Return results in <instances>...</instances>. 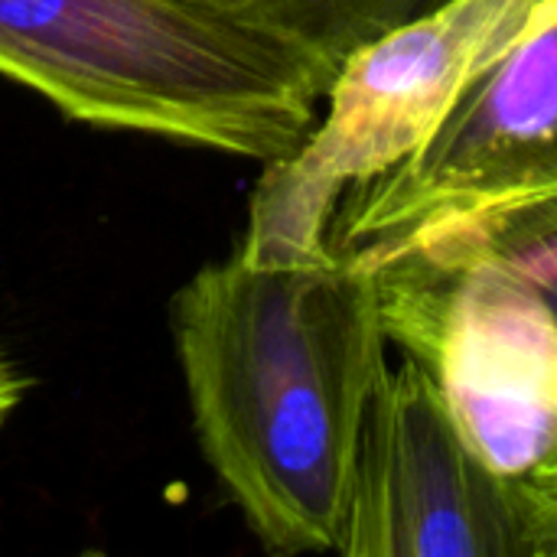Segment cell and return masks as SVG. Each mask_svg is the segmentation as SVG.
<instances>
[{
	"instance_id": "cell-4",
	"label": "cell",
	"mask_w": 557,
	"mask_h": 557,
	"mask_svg": "<svg viewBox=\"0 0 557 557\" xmlns=\"http://www.w3.org/2000/svg\"><path fill=\"white\" fill-rule=\"evenodd\" d=\"M359 264L388 343L431 372L473 450L529 490L557 476V323L542 294L457 235Z\"/></svg>"
},
{
	"instance_id": "cell-3",
	"label": "cell",
	"mask_w": 557,
	"mask_h": 557,
	"mask_svg": "<svg viewBox=\"0 0 557 557\" xmlns=\"http://www.w3.org/2000/svg\"><path fill=\"white\" fill-rule=\"evenodd\" d=\"M557 10V0H441L359 46L326 91V111L281 160L264 163L238 255H330L343 196L418 150L460 91Z\"/></svg>"
},
{
	"instance_id": "cell-5",
	"label": "cell",
	"mask_w": 557,
	"mask_h": 557,
	"mask_svg": "<svg viewBox=\"0 0 557 557\" xmlns=\"http://www.w3.org/2000/svg\"><path fill=\"white\" fill-rule=\"evenodd\" d=\"M545 199H557V10L460 91L418 150L343 196L326 242L369 261Z\"/></svg>"
},
{
	"instance_id": "cell-2",
	"label": "cell",
	"mask_w": 557,
	"mask_h": 557,
	"mask_svg": "<svg viewBox=\"0 0 557 557\" xmlns=\"http://www.w3.org/2000/svg\"><path fill=\"white\" fill-rule=\"evenodd\" d=\"M0 75L72 121L261 163L330 91L310 55L206 0H0Z\"/></svg>"
},
{
	"instance_id": "cell-7",
	"label": "cell",
	"mask_w": 557,
	"mask_h": 557,
	"mask_svg": "<svg viewBox=\"0 0 557 557\" xmlns=\"http://www.w3.org/2000/svg\"><path fill=\"white\" fill-rule=\"evenodd\" d=\"M310 55L330 78L366 42L441 0H206Z\"/></svg>"
},
{
	"instance_id": "cell-1",
	"label": "cell",
	"mask_w": 557,
	"mask_h": 557,
	"mask_svg": "<svg viewBox=\"0 0 557 557\" xmlns=\"http://www.w3.org/2000/svg\"><path fill=\"white\" fill-rule=\"evenodd\" d=\"M170 320L199 447L251 532L281 555L336 552L388 366L372 271L235 251L180 287Z\"/></svg>"
},
{
	"instance_id": "cell-9",
	"label": "cell",
	"mask_w": 557,
	"mask_h": 557,
	"mask_svg": "<svg viewBox=\"0 0 557 557\" xmlns=\"http://www.w3.org/2000/svg\"><path fill=\"white\" fill-rule=\"evenodd\" d=\"M20 398H23V375L16 372L10 356L0 349V428L10 421V414L16 411Z\"/></svg>"
},
{
	"instance_id": "cell-10",
	"label": "cell",
	"mask_w": 557,
	"mask_h": 557,
	"mask_svg": "<svg viewBox=\"0 0 557 557\" xmlns=\"http://www.w3.org/2000/svg\"><path fill=\"white\" fill-rule=\"evenodd\" d=\"M545 503H548V509L555 512V519H557V476H552L548 483H542L539 490H535Z\"/></svg>"
},
{
	"instance_id": "cell-8",
	"label": "cell",
	"mask_w": 557,
	"mask_h": 557,
	"mask_svg": "<svg viewBox=\"0 0 557 557\" xmlns=\"http://www.w3.org/2000/svg\"><path fill=\"white\" fill-rule=\"evenodd\" d=\"M434 235L470 238V242L496 251L506 264H512L542 294V300L548 304V310H552L557 323V199L522 206V209L490 215V219H480V222L454 225V228H444V232H434ZM434 235H424V238H434ZM424 238H418V242H424Z\"/></svg>"
},
{
	"instance_id": "cell-6",
	"label": "cell",
	"mask_w": 557,
	"mask_h": 557,
	"mask_svg": "<svg viewBox=\"0 0 557 557\" xmlns=\"http://www.w3.org/2000/svg\"><path fill=\"white\" fill-rule=\"evenodd\" d=\"M336 555L557 557V519L473 450L431 372L405 356L372 388Z\"/></svg>"
}]
</instances>
